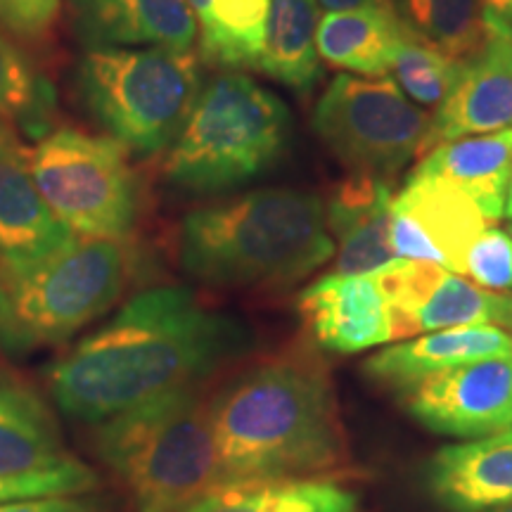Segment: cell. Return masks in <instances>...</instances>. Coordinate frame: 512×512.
I'll return each instance as SVG.
<instances>
[{
  "label": "cell",
  "instance_id": "obj_25",
  "mask_svg": "<svg viewBox=\"0 0 512 512\" xmlns=\"http://www.w3.org/2000/svg\"><path fill=\"white\" fill-rule=\"evenodd\" d=\"M185 512H356V496L330 482H242L214 489Z\"/></svg>",
  "mask_w": 512,
  "mask_h": 512
},
{
  "label": "cell",
  "instance_id": "obj_31",
  "mask_svg": "<svg viewBox=\"0 0 512 512\" xmlns=\"http://www.w3.org/2000/svg\"><path fill=\"white\" fill-rule=\"evenodd\" d=\"M62 0H0V29L17 41L36 43L53 31Z\"/></svg>",
  "mask_w": 512,
  "mask_h": 512
},
{
  "label": "cell",
  "instance_id": "obj_19",
  "mask_svg": "<svg viewBox=\"0 0 512 512\" xmlns=\"http://www.w3.org/2000/svg\"><path fill=\"white\" fill-rule=\"evenodd\" d=\"M76 463L46 401L29 384L0 375V477L46 475Z\"/></svg>",
  "mask_w": 512,
  "mask_h": 512
},
{
  "label": "cell",
  "instance_id": "obj_20",
  "mask_svg": "<svg viewBox=\"0 0 512 512\" xmlns=\"http://www.w3.org/2000/svg\"><path fill=\"white\" fill-rule=\"evenodd\" d=\"M491 356H512V337L505 330L496 325L448 328L380 351L368 358L366 375L403 392L439 370Z\"/></svg>",
  "mask_w": 512,
  "mask_h": 512
},
{
  "label": "cell",
  "instance_id": "obj_12",
  "mask_svg": "<svg viewBox=\"0 0 512 512\" xmlns=\"http://www.w3.org/2000/svg\"><path fill=\"white\" fill-rule=\"evenodd\" d=\"M486 223L479 204L441 178L408 176L403 190L392 197V247L399 259L465 275L467 252Z\"/></svg>",
  "mask_w": 512,
  "mask_h": 512
},
{
  "label": "cell",
  "instance_id": "obj_13",
  "mask_svg": "<svg viewBox=\"0 0 512 512\" xmlns=\"http://www.w3.org/2000/svg\"><path fill=\"white\" fill-rule=\"evenodd\" d=\"M309 335L335 354H358L392 339V313L377 275L330 273L297 299Z\"/></svg>",
  "mask_w": 512,
  "mask_h": 512
},
{
  "label": "cell",
  "instance_id": "obj_9",
  "mask_svg": "<svg viewBox=\"0 0 512 512\" xmlns=\"http://www.w3.org/2000/svg\"><path fill=\"white\" fill-rule=\"evenodd\" d=\"M434 114L387 76L339 74L320 95L313 131L351 174L392 178L432 147Z\"/></svg>",
  "mask_w": 512,
  "mask_h": 512
},
{
  "label": "cell",
  "instance_id": "obj_30",
  "mask_svg": "<svg viewBox=\"0 0 512 512\" xmlns=\"http://www.w3.org/2000/svg\"><path fill=\"white\" fill-rule=\"evenodd\" d=\"M465 275L491 292L512 290V238L501 228H486L470 247Z\"/></svg>",
  "mask_w": 512,
  "mask_h": 512
},
{
  "label": "cell",
  "instance_id": "obj_27",
  "mask_svg": "<svg viewBox=\"0 0 512 512\" xmlns=\"http://www.w3.org/2000/svg\"><path fill=\"white\" fill-rule=\"evenodd\" d=\"M55 110L53 86L15 41L0 31V119H12L29 133L48 126Z\"/></svg>",
  "mask_w": 512,
  "mask_h": 512
},
{
  "label": "cell",
  "instance_id": "obj_11",
  "mask_svg": "<svg viewBox=\"0 0 512 512\" xmlns=\"http://www.w3.org/2000/svg\"><path fill=\"white\" fill-rule=\"evenodd\" d=\"M430 432L484 439L512 430V356H491L427 375L401 392Z\"/></svg>",
  "mask_w": 512,
  "mask_h": 512
},
{
  "label": "cell",
  "instance_id": "obj_10",
  "mask_svg": "<svg viewBox=\"0 0 512 512\" xmlns=\"http://www.w3.org/2000/svg\"><path fill=\"white\" fill-rule=\"evenodd\" d=\"M392 313V339L470 325L512 328V297L425 261H396L375 273Z\"/></svg>",
  "mask_w": 512,
  "mask_h": 512
},
{
  "label": "cell",
  "instance_id": "obj_5",
  "mask_svg": "<svg viewBox=\"0 0 512 512\" xmlns=\"http://www.w3.org/2000/svg\"><path fill=\"white\" fill-rule=\"evenodd\" d=\"M290 136V110L278 95L245 74H219L166 150L164 181L190 195L240 188L283 159Z\"/></svg>",
  "mask_w": 512,
  "mask_h": 512
},
{
  "label": "cell",
  "instance_id": "obj_8",
  "mask_svg": "<svg viewBox=\"0 0 512 512\" xmlns=\"http://www.w3.org/2000/svg\"><path fill=\"white\" fill-rule=\"evenodd\" d=\"M27 159L43 200L74 238L124 240L136 228L138 178L117 140L57 128Z\"/></svg>",
  "mask_w": 512,
  "mask_h": 512
},
{
  "label": "cell",
  "instance_id": "obj_17",
  "mask_svg": "<svg viewBox=\"0 0 512 512\" xmlns=\"http://www.w3.org/2000/svg\"><path fill=\"white\" fill-rule=\"evenodd\" d=\"M74 235L55 219L15 140L0 143V268L46 259Z\"/></svg>",
  "mask_w": 512,
  "mask_h": 512
},
{
  "label": "cell",
  "instance_id": "obj_23",
  "mask_svg": "<svg viewBox=\"0 0 512 512\" xmlns=\"http://www.w3.org/2000/svg\"><path fill=\"white\" fill-rule=\"evenodd\" d=\"M200 55L214 67L259 69L266 50L271 0H188Z\"/></svg>",
  "mask_w": 512,
  "mask_h": 512
},
{
  "label": "cell",
  "instance_id": "obj_38",
  "mask_svg": "<svg viewBox=\"0 0 512 512\" xmlns=\"http://www.w3.org/2000/svg\"><path fill=\"white\" fill-rule=\"evenodd\" d=\"M510 238H512V223H510Z\"/></svg>",
  "mask_w": 512,
  "mask_h": 512
},
{
  "label": "cell",
  "instance_id": "obj_7",
  "mask_svg": "<svg viewBox=\"0 0 512 512\" xmlns=\"http://www.w3.org/2000/svg\"><path fill=\"white\" fill-rule=\"evenodd\" d=\"M74 81L95 124L136 155L174 143L202 91L197 57L164 48H86Z\"/></svg>",
  "mask_w": 512,
  "mask_h": 512
},
{
  "label": "cell",
  "instance_id": "obj_14",
  "mask_svg": "<svg viewBox=\"0 0 512 512\" xmlns=\"http://www.w3.org/2000/svg\"><path fill=\"white\" fill-rule=\"evenodd\" d=\"M86 48H164L192 53L197 22L188 0H67Z\"/></svg>",
  "mask_w": 512,
  "mask_h": 512
},
{
  "label": "cell",
  "instance_id": "obj_35",
  "mask_svg": "<svg viewBox=\"0 0 512 512\" xmlns=\"http://www.w3.org/2000/svg\"><path fill=\"white\" fill-rule=\"evenodd\" d=\"M8 140H15V138H12V131L10 126L5 124V119H0V143H8Z\"/></svg>",
  "mask_w": 512,
  "mask_h": 512
},
{
  "label": "cell",
  "instance_id": "obj_6",
  "mask_svg": "<svg viewBox=\"0 0 512 512\" xmlns=\"http://www.w3.org/2000/svg\"><path fill=\"white\" fill-rule=\"evenodd\" d=\"M124 240L72 238L46 259L0 268V349L29 354L105 316L126 290Z\"/></svg>",
  "mask_w": 512,
  "mask_h": 512
},
{
  "label": "cell",
  "instance_id": "obj_29",
  "mask_svg": "<svg viewBox=\"0 0 512 512\" xmlns=\"http://www.w3.org/2000/svg\"><path fill=\"white\" fill-rule=\"evenodd\" d=\"M98 486V477L86 463H76L64 470L31 477H0V503L27 501V498L88 494Z\"/></svg>",
  "mask_w": 512,
  "mask_h": 512
},
{
  "label": "cell",
  "instance_id": "obj_15",
  "mask_svg": "<svg viewBox=\"0 0 512 512\" xmlns=\"http://www.w3.org/2000/svg\"><path fill=\"white\" fill-rule=\"evenodd\" d=\"M392 178L351 174L325 207L328 230L337 245L335 273L375 275L392 268Z\"/></svg>",
  "mask_w": 512,
  "mask_h": 512
},
{
  "label": "cell",
  "instance_id": "obj_24",
  "mask_svg": "<svg viewBox=\"0 0 512 512\" xmlns=\"http://www.w3.org/2000/svg\"><path fill=\"white\" fill-rule=\"evenodd\" d=\"M316 0H271L261 72L294 91H311L320 76Z\"/></svg>",
  "mask_w": 512,
  "mask_h": 512
},
{
  "label": "cell",
  "instance_id": "obj_21",
  "mask_svg": "<svg viewBox=\"0 0 512 512\" xmlns=\"http://www.w3.org/2000/svg\"><path fill=\"white\" fill-rule=\"evenodd\" d=\"M411 176L458 185L479 204L486 221H498L505 214L512 176V128L434 145Z\"/></svg>",
  "mask_w": 512,
  "mask_h": 512
},
{
  "label": "cell",
  "instance_id": "obj_34",
  "mask_svg": "<svg viewBox=\"0 0 512 512\" xmlns=\"http://www.w3.org/2000/svg\"><path fill=\"white\" fill-rule=\"evenodd\" d=\"M328 8V12L339 10H363V8H394L392 0H316Z\"/></svg>",
  "mask_w": 512,
  "mask_h": 512
},
{
  "label": "cell",
  "instance_id": "obj_4",
  "mask_svg": "<svg viewBox=\"0 0 512 512\" xmlns=\"http://www.w3.org/2000/svg\"><path fill=\"white\" fill-rule=\"evenodd\" d=\"M93 448L124 484L136 512H185L223 486L209 401L200 389L100 422Z\"/></svg>",
  "mask_w": 512,
  "mask_h": 512
},
{
  "label": "cell",
  "instance_id": "obj_32",
  "mask_svg": "<svg viewBox=\"0 0 512 512\" xmlns=\"http://www.w3.org/2000/svg\"><path fill=\"white\" fill-rule=\"evenodd\" d=\"M0 512H110L102 496H46L0 503Z\"/></svg>",
  "mask_w": 512,
  "mask_h": 512
},
{
  "label": "cell",
  "instance_id": "obj_36",
  "mask_svg": "<svg viewBox=\"0 0 512 512\" xmlns=\"http://www.w3.org/2000/svg\"><path fill=\"white\" fill-rule=\"evenodd\" d=\"M505 214H508L512 221V176H510V185H508V200H505Z\"/></svg>",
  "mask_w": 512,
  "mask_h": 512
},
{
  "label": "cell",
  "instance_id": "obj_18",
  "mask_svg": "<svg viewBox=\"0 0 512 512\" xmlns=\"http://www.w3.org/2000/svg\"><path fill=\"white\" fill-rule=\"evenodd\" d=\"M430 486L451 512H486L512 501V430L444 446L430 463Z\"/></svg>",
  "mask_w": 512,
  "mask_h": 512
},
{
  "label": "cell",
  "instance_id": "obj_3",
  "mask_svg": "<svg viewBox=\"0 0 512 512\" xmlns=\"http://www.w3.org/2000/svg\"><path fill=\"white\" fill-rule=\"evenodd\" d=\"M335 254L325 207L302 190H252L195 209L178 235L183 271L211 287H287Z\"/></svg>",
  "mask_w": 512,
  "mask_h": 512
},
{
  "label": "cell",
  "instance_id": "obj_22",
  "mask_svg": "<svg viewBox=\"0 0 512 512\" xmlns=\"http://www.w3.org/2000/svg\"><path fill=\"white\" fill-rule=\"evenodd\" d=\"M401 34L394 8L328 12L318 24V57L332 69L382 79L392 72V57Z\"/></svg>",
  "mask_w": 512,
  "mask_h": 512
},
{
  "label": "cell",
  "instance_id": "obj_26",
  "mask_svg": "<svg viewBox=\"0 0 512 512\" xmlns=\"http://www.w3.org/2000/svg\"><path fill=\"white\" fill-rule=\"evenodd\" d=\"M403 29L460 64L470 62L486 43L479 0H392Z\"/></svg>",
  "mask_w": 512,
  "mask_h": 512
},
{
  "label": "cell",
  "instance_id": "obj_37",
  "mask_svg": "<svg viewBox=\"0 0 512 512\" xmlns=\"http://www.w3.org/2000/svg\"><path fill=\"white\" fill-rule=\"evenodd\" d=\"M486 512H512V501H510V503H503V505H498V508H491V510H486Z\"/></svg>",
  "mask_w": 512,
  "mask_h": 512
},
{
  "label": "cell",
  "instance_id": "obj_1",
  "mask_svg": "<svg viewBox=\"0 0 512 512\" xmlns=\"http://www.w3.org/2000/svg\"><path fill=\"white\" fill-rule=\"evenodd\" d=\"M247 349L249 330L240 320L209 311L185 287H152L64 354L48 370V382L67 418L100 425L200 389Z\"/></svg>",
  "mask_w": 512,
  "mask_h": 512
},
{
  "label": "cell",
  "instance_id": "obj_16",
  "mask_svg": "<svg viewBox=\"0 0 512 512\" xmlns=\"http://www.w3.org/2000/svg\"><path fill=\"white\" fill-rule=\"evenodd\" d=\"M512 128V41L491 36L463 64L453 91L434 112L432 147L453 138ZM430 147V150H432Z\"/></svg>",
  "mask_w": 512,
  "mask_h": 512
},
{
  "label": "cell",
  "instance_id": "obj_28",
  "mask_svg": "<svg viewBox=\"0 0 512 512\" xmlns=\"http://www.w3.org/2000/svg\"><path fill=\"white\" fill-rule=\"evenodd\" d=\"M460 69L463 64L439 53L437 48L427 46L401 24V34L392 57V72L396 76V86L415 105L430 107L437 112L456 86Z\"/></svg>",
  "mask_w": 512,
  "mask_h": 512
},
{
  "label": "cell",
  "instance_id": "obj_33",
  "mask_svg": "<svg viewBox=\"0 0 512 512\" xmlns=\"http://www.w3.org/2000/svg\"><path fill=\"white\" fill-rule=\"evenodd\" d=\"M479 10L489 36L512 41V0H479Z\"/></svg>",
  "mask_w": 512,
  "mask_h": 512
},
{
  "label": "cell",
  "instance_id": "obj_2",
  "mask_svg": "<svg viewBox=\"0 0 512 512\" xmlns=\"http://www.w3.org/2000/svg\"><path fill=\"white\" fill-rule=\"evenodd\" d=\"M221 479L304 482L347 470L349 448L328 370L302 351L271 356L209 401Z\"/></svg>",
  "mask_w": 512,
  "mask_h": 512
}]
</instances>
